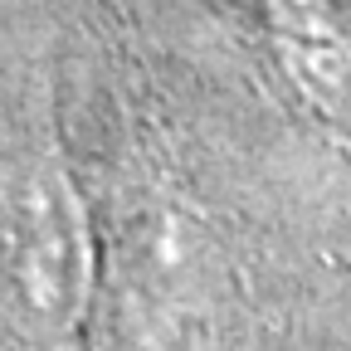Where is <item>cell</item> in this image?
Segmentation results:
<instances>
[{
    "instance_id": "1",
    "label": "cell",
    "mask_w": 351,
    "mask_h": 351,
    "mask_svg": "<svg viewBox=\"0 0 351 351\" xmlns=\"http://www.w3.org/2000/svg\"><path fill=\"white\" fill-rule=\"evenodd\" d=\"M83 210L59 171H34L0 200V298L39 332H69L88 302Z\"/></svg>"
},
{
    "instance_id": "2",
    "label": "cell",
    "mask_w": 351,
    "mask_h": 351,
    "mask_svg": "<svg viewBox=\"0 0 351 351\" xmlns=\"http://www.w3.org/2000/svg\"><path fill=\"white\" fill-rule=\"evenodd\" d=\"M278 69L298 83L302 98L337 103L351 83V29L341 0H258Z\"/></svg>"
}]
</instances>
